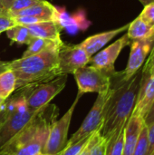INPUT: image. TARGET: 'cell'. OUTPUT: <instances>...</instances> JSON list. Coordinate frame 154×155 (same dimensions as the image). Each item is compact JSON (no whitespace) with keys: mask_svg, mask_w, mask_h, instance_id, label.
Returning a JSON list of instances; mask_svg holds the SVG:
<instances>
[{"mask_svg":"<svg viewBox=\"0 0 154 155\" xmlns=\"http://www.w3.org/2000/svg\"><path fill=\"white\" fill-rule=\"evenodd\" d=\"M141 79L142 69L125 82L118 78V72L113 75L101 129V134L104 138L108 139L115 131L127 124L134 110Z\"/></svg>","mask_w":154,"mask_h":155,"instance_id":"6da1fadb","label":"cell"},{"mask_svg":"<svg viewBox=\"0 0 154 155\" xmlns=\"http://www.w3.org/2000/svg\"><path fill=\"white\" fill-rule=\"evenodd\" d=\"M62 45L52 46L34 55L10 61L9 68L16 77L15 90L43 84L61 75L58 49Z\"/></svg>","mask_w":154,"mask_h":155,"instance_id":"7a4b0ae2","label":"cell"},{"mask_svg":"<svg viewBox=\"0 0 154 155\" xmlns=\"http://www.w3.org/2000/svg\"><path fill=\"white\" fill-rule=\"evenodd\" d=\"M58 112L59 109L55 104L45 105L2 149L11 152L14 155H34L43 152L51 125L56 120Z\"/></svg>","mask_w":154,"mask_h":155,"instance_id":"3957f363","label":"cell"},{"mask_svg":"<svg viewBox=\"0 0 154 155\" xmlns=\"http://www.w3.org/2000/svg\"><path fill=\"white\" fill-rule=\"evenodd\" d=\"M32 86L15 90L17 93L5 101L6 116L0 124V150L18 134L39 111L30 110L26 104V96Z\"/></svg>","mask_w":154,"mask_h":155,"instance_id":"277c9868","label":"cell"},{"mask_svg":"<svg viewBox=\"0 0 154 155\" xmlns=\"http://www.w3.org/2000/svg\"><path fill=\"white\" fill-rule=\"evenodd\" d=\"M116 73L117 71L110 73L93 65H85L77 69L74 75L77 83L78 92L100 94L111 88L112 79Z\"/></svg>","mask_w":154,"mask_h":155,"instance_id":"5b68a950","label":"cell"},{"mask_svg":"<svg viewBox=\"0 0 154 155\" xmlns=\"http://www.w3.org/2000/svg\"><path fill=\"white\" fill-rule=\"evenodd\" d=\"M84 94L78 92L74 103L67 112L58 120H55L50 128L46 143L43 149V153L47 155H56L60 153L67 143L68 132L72 121L74 109Z\"/></svg>","mask_w":154,"mask_h":155,"instance_id":"8992f818","label":"cell"},{"mask_svg":"<svg viewBox=\"0 0 154 155\" xmlns=\"http://www.w3.org/2000/svg\"><path fill=\"white\" fill-rule=\"evenodd\" d=\"M67 82V74H61L51 81L33 85L26 96V104L30 110L38 111L63 91Z\"/></svg>","mask_w":154,"mask_h":155,"instance_id":"52a82bcc","label":"cell"},{"mask_svg":"<svg viewBox=\"0 0 154 155\" xmlns=\"http://www.w3.org/2000/svg\"><path fill=\"white\" fill-rule=\"evenodd\" d=\"M111 93V88L105 92L100 93L97 95V98L89 111L88 114L84 118V122L80 125L79 129L73 134V136L67 141L66 145L73 144L77 141L81 140L84 137L89 136L97 130H101L103 122V114H104V107L106 102L109 98ZM65 145V146H66Z\"/></svg>","mask_w":154,"mask_h":155,"instance_id":"ba28073f","label":"cell"},{"mask_svg":"<svg viewBox=\"0 0 154 155\" xmlns=\"http://www.w3.org/2000/svg\"><path fill=\"white\" fill-rule=\"evenodd\" d=\"M130 45L131 51L127 65L123 72H118V78L123 82L130 80L141 70L154 46V36L133 40Z\"/></svg>","mask_w":154,"mask_h":155,"instance_id":"9c48e42d","label":"cell"},{"mask_svg":"<svg viewBox=\"0 0 154 155\" xmlns=\"http://www.w3.org/2000/svg\"><path fill=\"white\" fill-rule=\"evenodd\" d=\"M91 57L87 54L81 44L63 45L58 49V64L61 74H74V72L90 62Z\"/></svg>","mask_w":154,"mask_h":155,"instance_id":"30bf717a","label":"cell"},{"mask_svg":"<svg viewBox=\"0 0 154 155\" xmlns=\"http://www.w3.org/2000/svg\"><path fill=\"white\" fill-rule=\"evenodd\" d=\"M131 44V40L127 34L117 39L114 43L99 52L95 55H93L90 59L89 64L94 67L105 70L110 73H115L114 64L119 54L124 47Z\"/></svg>","mask_w":154,"mask_h":155,"instance_id":"8fae6325","label":"cell"},{"mask_svg":"<svg viewBox=\"0 0 154 155\" xmlns=\"http://www.w3.org/2000/svg\"><path fill=\"white\" fill-rule=\"evenodd\" d=\"M154 101V73H143L140 89L133 114L144 119Z\"/></svg>","mask_w":154,"mask_h":155,"instance_id":"7c38bea8","label":"cell"},{"mask_svg":"<svg viewBox=\"0 0 154 155\" xmlns=\"http://www.w3.org/2000/svg\"><path fill=\"white\" fill-rule=\"evenodd\" d=\"M144 125L143 117L133 114L124 127L123 155H133L140 133Z\"/></svg>","mask_w":154,"mask_h":155,"instance_id":"4fadbf2b","label":"cell"},{"mask_svg":"<svg viewBox=\"0 0 154 155\" xmlns=\"http://www.w3.org/2000/svg\"><path fill=\"white\" fill-rule=\"evenodd\" d=\"M128 26H129V24H127L122 27L116 28V29H113L110 31H106V32H103V33H99V34L91 35V36L87 37L85 40H84L81 43V45L84 48L87 54L90 57H92L98 51H100L106 44H108L112 39H113L115 36H117L122 32L127 30Z\"/></svg>","mask_w":154,"mask_h":155,"instance_id":"5bb4252c","label":"cell"},{"mask_svg":"<svg viewBox=\"0 0 154 155\" xmlns=\"http://www.w3.org/2000/svg\"><path fill=\"white\" fill-rule=\"evenodd\" d=\"M55 21L62 26L63 29H66L70 34H75L81 29L85 30L91 25L83 11H80L74 15H69L64 8H57Z\"/></svg>","mask_w":154,"mask_h":155,"instance_id":"9a60e30c","label":"cell"},{"mask_svg":"<svg viewBox=\"0 0 154 155\" xmlns=\"http://www.w3.org/2000/svg\"><path fill=\"white\" fill-rule=\"evenodd\" d=\"M27 28L33 37H39L56 42L62 41L60 34L63 28L56 21L40 22L28 25Z\"/></svg>","mask_w":154,"mask_h":155,"instance_id":"2e32d148","label":"cell"},{"mask_svg":"<svg viewBox=\"0 0 154 155\" xmlns=\"http://www.w3.org/2000/svg\"><path fill=\"white\" fill-rule=\"evenodd\" d=\"M56 13L57 7L53 5L46 0H44L36 5H34L30 7L23 9L21 11L13 13L9 15L11 17L17 16H39V15H46L52 17L54 21L56 20Z\"/></svg>","mask_w":154,"mask_h":155,"instance_id":"e0dca14e","label":"cell"},{"mask_svg":"<svg viewBox=\"0 0 154 155\" xmlns=\"http://www.w3.org/2000/svg\"><path fill=\"white\" fill-rule=\"evenodd\" d=\"M127 35L131 41L150 38L154 36V27L149 25L141 16H138L129 24Z\"/></svg>","mask_w":154,"mask_h":155,"instance_id":"ac0fdd59","label":"cell"},{"mask_svg":"<svg viewBox=\"0 0 154 155\" xmlns=\"http://www.w3.org/2000/svg\"><path fill=\"white\" fill-rule=\"evenodd\" d=\"M16 77L15 73L8 68L0 74V97L6 100L15 91Z\"/></svg>","mask_w":154,"mask_h":155,"instance_id":"d6986e66","label":"cell"},{"mask_svg":"<svg viewBox=\"0 0 154 155\" xmlns=\"http://www.w3.org/2000/svg\"><path fill=\"white\" fill-rule=\"evenodd\" d=\"M125 125L119 128L107 139L105 155H123Z\"/></svg>","mask_w":154,"mask_h":155,"instance_id":"ffe728a7","label":"cell"},{"mask_svg":"<svg viewBox=\"0 0 154 155\" xmlns=\"http://www.w3.org/2000/svg\"><path fill=\"white\" fill-rule=\"evenodd\" d=\"M63 43H64L63 41L56 42V41L47 40V39H44V38H39V37H33V39L28 44V47L23 54L22 57H28L31 55L37 54L52 46L60 45Z\"/></svg>","mask_w":154,"mask_h":155,"instance_id":"44dd1931","label":"cell"},{"mask_svg":"<svg viewBox=\"0 0 154 155\" xmlns=\"http://www.w3.org/2000/svg\"><path fill=\"white\" fill-rule=\"evenodd\" d=\"M5 32L7 37L12 42H15L20 45H28L30 41L33 39V36L31 35L29 29L27 28V26L25 25H16Z\"/></svg>","mask_w":154,"mask_h":155,"instance_id":"7402d4cb","label":"cell"},{"mask_svg":"<svg viewBox=\"0 0 154 155\" xmlns=\"http://www.w3.org/2000/svg\"><path fill=\"white\" fill-rule=\"evenodd\" d=\"M107 139L101 134V130H97L92 134L90 140L89 155H105Z\"/></svg>","mask_w":154,"mask_h":155,"instance_id":"603a6c76","label":"cell"},{"mask_svg":"<svg viewBox=\"0 0 154 155\" xmlns=\"http://www.w3.org/2000/svg\"><path fill=\"white\" fill-rule=\"evenodd\" d=\"M92 134L89 136L82 138L81 140L77 141L76 143H74L73 144L66 145L60 153H58L56 155H79L81 153V152L84 149V147L87 145Z\"/></svg>","mask_w":154,"mask_h":155,"instance_id":"cb8c5ba5","label":"cell"},{"mask_svg":"<svg viewBox=\"0 0 154 155\" xmlns=\"http://www.w3.org/2000/svg\"><path fill=\"white\" fill-rule=\"evenodd\" d=\"M148 149H149V143H148V136H147V126L144 124L140 133L133 155H148Z\"/></svg>","mask_w":154,"mask_h":155,"instance_id":"d4e9b609","label":"cell"},{"mask_svg":"<svg viewBox=\"0 0 154 155\" xmlns=\"http://www.w3.org/2000/svg\"><path fill=\"white\" fill-rule=\"evenodd\" d=\"M42 1H44V0H15L8 9V15L21 11L27 7H30V6L36 5Z\"/></svg>","mask_w":154,"mask_h":155,"instance_id":"484cf974","label":"cell"},{"mask_svg":"<svg viewBox=\"0 0 154 155\" xmlns=\"http://www.w3.org/2000/svg\"><path fill=\"white\" fill-rule=\"evenodd\" d=\"M143 20L154 27V2L144 5L143 11L139 15Z\"/></svg>","mask_w":154,"mask_h":155,"instance_id":"4316f807","label":"cell"},{"mask_svg":"<svg viewBox=\"0 0 154 155\" xmlns=\"http://www.w3.org/2000/svg\"><path fill=\"white\" fill-rule=\"evenodd\" d=\"M16 25L14 19L8 14L0 15V34L2 32H5L11 27Z\"/></svg>","mask_w":154,"mask_h":155,"instance_id":"83f0119b","label":"cell"},{"mask_svg":"<svg viewBox=\"0 0 154 155\" xmlns=\"http://www.w3.org/2000/svg\"><path fill=\"white\" fill-rule=\"evenodd\" d=\"M143 73H154V46L152 47L147 60L145 61L143 69Z\"/></svg>","mask_w":154,"mask_h":155,"instance_id":"f1b7e54d","label":"cell"},{"mask_svg":"<svg viewBox=\"0 0 154 155\" xmlns=\"http://www.w3.org/2000/svg\"><path fill=\"white\" fill-rule=\"evenodd\" d=\"M147 136H148V143H149L148 155H150L154 149V122L147 126Z\"/></svg>","mask_w":154,"mask_h":155,"instance_id":"f546056e","label":"cell"},{"mask_svg":"<svg viewBox=\"0 0 154 155\" xmlns=\"http://www.w3.org/2000/svg\"><path fill=\"white\" fill-rule=\"evenodd\" d=\"M143 120H144V124L146 126L150 125L151 124H152L154 122V101L152 104V106H151V108H150V110H149V112L147 113V114H146V116L144 117Z\"/></svg>","mask_w":154,"mask_h":155,"instance_id":"4dcf8cb0","label":"cell"},{"mask_svg":"<svg viewBox=\"0 0 154 155\" xmlns=\"http://www.w3.org/2000/svg\"><path fill=\"white\" fill-rule=\"evenodd\" d=\"M15 0H0V8L8 13V9Z\"/></svg>","mask_w":154,"mask_h":155,"instance_id":"1f68e13d","label":"cell"},{"mask_svg":"<svg viewBox=\"0 0 154 155\" xmlns=\"http://www.w3.org/2000/svg\"><path fill=\"white\" fill-rule=\"evenodd\" d=\"M9 63H10V61L7 62V61H1L0 60V74L9 68Z\"/></svg>","mask_w":154,"mask_h":155,"instance_id":"d6a6232c","label":"cell"},{"mask_svg":"<svg viewBox=\"0 0 154 155\" xmlns=\"http://www.w3.org/2000/svg\"><path fill=\"white\" fill-rule=\"evenodd\" d=\"M5 116H6V111L5 110V108H4V104H3V105H2V107H1V109H0V124H1V123L4 121V119L5 118Z\"/></svg>","mask_w":154,"mask_h":155,"instance_id":"836d02e7","label":"cell"},{"mask_svg":"<svg viewBox=\"0 0 154 155\" xmlns=\"http://www.w3.org/2000/svg\"><path fill=\"white\" fill-rule=\"evenodd\" d=\"M143 6L144 5H148V4H150V3H153L154 0H138Z\"/></svg>","mask_w":154,"mask_h":155,"instance_id":"e575fe53","label":"cell"},{"mask_svg":"<svg viewBox=\"0 0 154 155\" xmlns=\"http://www.w3.org/2000/svg\"><path fill=\"white\" fill-rule=\"evenodd\" d=\"M0 155H14L11 152L7 151V150H5V149H2L0 150Z\"/></svg>","mask_w":154,"mask_h":155,"instance_id":"d590c367","label":"cell"},{"mask_svg":"<svg viewBox=\"0 0 154 155\" xmlns=\"http://www.w3.org/2000/svg\"><path fill=\"white\" fill-rule=\"evenodd\" d=\"M5 99H3V98L0 97V109H1V107H2V105H3V104L5 103Z\"/></svg>","mask_w":154,"mask_h":155,"instance_id":"8d00e7d4","label":"cell"},{"mask_svg":"<svg viewBox=\"0 0 154 155\" xmlns=\"http://www.w3.org/2000/svg\"><path fill=\"white\" fill-rule=\"evenodd\" d=\"M2 14H8L6 11H5V10H3L2 8H0V15H2Z\"/></svg>","mask_w":154,"mask_h":155,"instance_id":"74e56055","label":"cell"},{"mask_svg":"<svg viewBox=\"0 0 154 155\" xmlns=\"http://www.w3.org/2000/svg\"><path fill=\"white\" fill-rule=\"evenodd\" d=\"M34 155H47V154L44 153L43 152H40V153H36V154H34Z\"/></svg>","mask_w":154,"mask_h":155,"instance_id":"f35d334b","label":"cell"},{"mask_svg":"<svg viewBox=\"0 0 154 155\" xmlns=\"http://www.w3.org/2000/svg\"><path fill=\"white\" fill-rule=\"evenodd\" d=\"M150 155H154V149L152 150V153H150Z\"/></svg>","mask_w":154,"mask_h":155,"instance_id":"ab89813d","label":"cell"}]
</instances>
